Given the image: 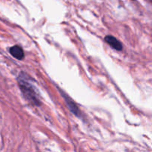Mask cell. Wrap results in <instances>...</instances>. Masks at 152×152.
Segmentation results:
<instances>
[{"mask_svg": "<svg viewBox=\"0 0 152 152\" xmlns=\"http://www.w3.org/2000/svg\"><path fill=\"white\" fill-rule=\"evenodd\" d=\"M17 81H18L19 87L27 101H28L32 104L39 106L40 104V102L34 87L29 81H26L25 76H23V72H22L19 75Z\"/></svg>", "mask_w": 152, "mask_h": 152, "instance_id": "obj_1", "label": "cell"}, {"mask_svg": "<svg viewBox=\"0 0 152 152\" xmlns=\"http://www.w3.org/2000/svg\"><path fill=\"white\" fill-rule=\"evenodd\" d=\"M62 96H64V99H65L66 102V104L68 105L69 109L71 110V112L74 115H75V116H78V117H81V111H80L78 106L76 105V104L72 100V99H70L69 96H67L66 95V93H62Z\"/></svg>", "mask_w": 152, "mask_h": 152, "instance_id": "obj_2", "label": "cell"}, {"mask_svg": "<svg viewBox=\"0 0 152 152\" xmlns=\"http://www.w3.org/2000/svg\"><path fill=\"white\" fill-rule=\"evenodd\" d=\"M104 41L107 43L113 49L117 51H121L122 49V45L119 40L113 36H106L104 37Z\"/></svg>", "mask_w": 152, "mask_h": 152, "instance_id": "obj_3", "label": "cell"}, {"mask_svg": "<svg viewBox=\"0 0 152 152\" xmlns=\"http://www.w3.org/2000/svg\"><path fill=\"white\" fill-rule=\"evenodd\" d=\"M10 53L14 58H17L18 60H22L24 58L25 55L23 49L20 46H14L10 48Z\"/></svg>", "mask_w": 152, "mask_h": 152, "instance_id": "obj_4", "label": "cell"}]
</instances>
